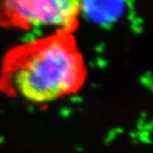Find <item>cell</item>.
Instances as JSON below:
<instances>
[{
    "mask_svg": "<svg viewBox=\"0 0 153 153\" xmlns=\"http://www.w3.org/2000/svg\"><path fill=\"white\" fill-rule=\"evenodd\" d=\"M86 64L73 32L51 31L7 51L0 67V91L33 104L71 96L85 84Z\"/></svg>",
    "mask_w": 153,
    "mask_h": 153,
    "instance_id": "6da1fadb",
    "label": "cell"
},
{
    "mask_svg": "<svg viewBox=\"0 0 153 153\" xmlns=\"http://www.w3.org/2000/svg\"><path fill=\"white\" fill-rule=\"evenodd\" d=\"M79 17L80 2L74 0L0 1V27L4 28L73 32Z\"/></svg>",
    "mask_w": 153,
    "mask_h": 153,
    "instance_id": "7a4b0ae2",
    "label": "cell"
},
{
    "mask_svg": "<svg viewBox=\"0 0 153 153\" xmlns=\"http://www.w3.org/2000/svg\"><path fill=\"white\" fill-rule=\"evenodd\" d=\"M127 3L123 1L80 2V15L84 14L92 22L108 26L115 23L126 14Z\"/></svg>",
    "mask_w": 153,
    "mask_h": 153,
    "instance_id": "3957f363",
    "label": "cell"
}]
</instances>
